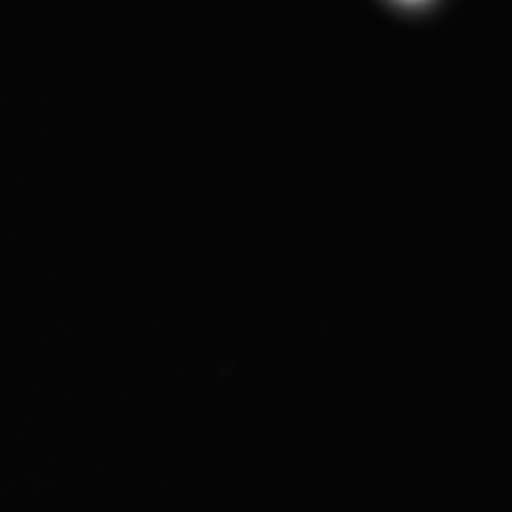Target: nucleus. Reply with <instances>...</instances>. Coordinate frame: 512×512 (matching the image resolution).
I'll list each match as a JSON object with an SVG mask.
<instances>
[{
  "label": "nucleus",
  "mask_w": 512,
  "mask_h": 512,
  "mask_svg": "<svg viewBox=\"0 0 512 512\" xmlns=\"http://www.w3.org/2000/svg\"><path fill=\"white\" fill-rule=\"evenodd\" d=\"M406 3H420V0H406Z\"/></svg>",
  "instance_id": "obj_1"
}]
</instances>
